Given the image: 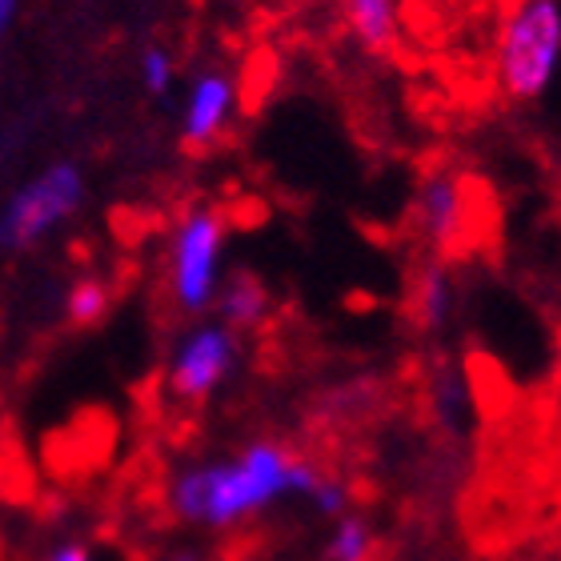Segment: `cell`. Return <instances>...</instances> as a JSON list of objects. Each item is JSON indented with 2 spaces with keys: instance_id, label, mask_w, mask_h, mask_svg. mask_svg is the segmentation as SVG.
Masks as SVG:
<instances>
[{
  "instance_id": "277c9868",
  "label": "cell",
  "mask_w": 561,
  "mask_h": 561,
  "mask_svg": "<svg viewBox=\"0 0 561 561\" xmlns=\"http://www.w3.org/2000/svg\"><path fill=\"white\" fill-rule=\"evenodd\" d=\"M245 365V337L217 317H197L164 353V393L176 405H209Z\"/></svg>"
},
{
  "instance_id": "7a4b0ae2",
  "label": "cell",
  "mask_w": 561,
  "mask_h": 561,
  "mask_svg": "<svg viewBox=\"0 0 561 561\" xmlns=\"http://www.w3.org/2000/svg\"><path fill=\"white\" fill-rule=\"evenodd\" d=\"M561 77V0H514L493 36V84L510 105H538Z\"/></svg>"
},
{
  "instance_id": "9c48e42d",
  "label": "cell",
  "mask_w": 561,
  "mask_h": 561,
  "mask_svg": "<svg viewBox=\"0 0 561 561\" xmlns=\"http://www.w3.org/2000/svg\"><path fill=\"white\" fill-rule=\"evenodd\" d=\"M273 309H277V301H273L270 280L253 270H229L225 273L221 289H217V301H213V317L225 321L229 329H237L241 337L270 325Z\"/></svg>"
},
{
  "instance_id": "30bf717a",
  "label": "cell",
  "mask_w": 561,
  "mask_h": 561,
  "mask_svg": "<svg viewBox=\"0 0 561 561\" xmlns=\"http://www.w3.org/2000/svg\"><path fill=\"white\" fill-rule=\"evenodd\" d=\"M430 413L433 421L442 425L445 433H469L473 425V410H478V401H473V377L469 369L457 357H437L430 369Z\"/></svg>"
},
{
  "instance_id": "ac0fdd59",
  "label": "cell",
  "mask_w": 561,
  "mask_h": 561,
  "mask_svg": "<svg viewBox=\"0 0 561 561\" xmlns=\"http://www.w3.org/2000/svg\"><path fill=\"white\" fill-rule=\"evenodd\" d=\"M12 21H16V0H0V41L12 28Z\"/></svg>"
},
{
  "instance_id": "4fadbf2b",
  "label": "cell",
  "mask_w": 561,
  "mask_h": 561,
  "mask_svg": "<svg viewBox=\"0 0 561 561\" xmlns=\"http://www.w3.org/2000/svg\"><path fill=\"white\" fill-rule=\"evenodd\" d=\"M113 309V289H108L105 277H77L65 293V317L72 325H101Z\"/></svg>"
},
{
  "instance_id": "ffe728a7",
  "label": "cell",
  "mask_w": 561,
  "mask_h": 561,
  "mask_svg": "<svg viewBox=\"0 0 561 561\" xmlns=\"http://www.w3.org/2000/svg\"><path fill=\"white\" fill-rule=\"evenodd\" d=\"M558 381H561V325H558Z\"/></svg>"
},
{
  "instance_id": "2e32d148",
  "label": "cell",
  "mask_w": 561,
  "mask_h": 561,
  "mask_svg": "<svg viewBox=\"0 0 561 561\" xmlns=\"http://www.w3.org/2000/svg\"><path fill=\"white\" fill-rule=\"evenodd\" d=\"M41 561H96V553H93V546H89V541L65 538V541H57V546H48Z\"/></svg>"
},
{
  "instance_id": "8992f818",
  "label": "cell",
  "mask_w": 561,
  "mask_h": 561,
  "mask_svg": "<svg viewBox=\"0 0 561 561\" xmlns=\"http://www.w3.org/2000/svg\"><path fill=\"white\" fill-rule=\"evenodd\" d=\"M473 221H478V193L461 169L433 164L417 176L410 197V229L433 257L466 245Z\"/></svg>"
},
{
  "instance_id": "6da1fadb",
  "label": "cell",
  "mask_w": 561,
  "mask_h": 561,
  "mask_svg": "<svg viewBox=\"0 0 561 561\" xmlns=\"http://www.w3.org/2000/svg\"><path fill=\"white\" fill-rule=\"evenodd\" d=\"M321 466L293 454L277 437H253L233 454L193 457L164 481V510L173 522L205 534H229L285 502H305Z\"/></svg>"
},
{
  "instance_id": "3957f363",
  "label": "cell",
  "mask_w": 561,
  "mask_h": 561,
  "mask_svg": "<svg viewBox=\"0 0 561 561\" xmlns=\"http://www.w3.org/2000/svg\"><path fill=\"white\" fill-rule=\"evenodd\" d=\"M229 257V217L209 201L188 205L173 221L169 249H164V280H169V301L176 313L209 317L217 289H221Z\"/></svg>"
},
{
  "instance_id": "e0dca14e",
  "label": "cell",
  "mask_w": 561,
  "mask_h": 561,
  "mask_svg": "<svg viewBox=\"0 0 561 561\" xmlns=\"http://www.w3.org/2000/svg\"><path fill=\"white\" fill-rule=\"evenodd\" d=\"M152 561H205V553L197 550V546H176V550H164L161 558Z\"/></svg>"
},
{
  "instance_id": "ba28073f",
  "label": "cell",
  "mask_w": 561,
  "mask_h": 561,
  "mask_svg": "<svg viewBox=\"0 0 561 561\" xmlns=\"http://www.w3.org/2000/svg\"><path fill=\"white\" fill-rule=\"evenodd\" d=\"M461 309V289H457V273L445 257H425L413 270L410 280V321L417 333L442 337L449 333Z\"/></svg>"
},
{
  "instance_id": "5b68a950",
  "label": "cell",
  "mask_w": 561,
  "mask_h": 561,
  "mask_svg": "<svg viewBox=\"0 0 561 561\" xmlns=\"http://www.w3.org/2000/svg\"><path fill=\"white\" fill-rule=\"evenodd\" d=\"M89 176L77 161H48L0 205V253H24L81 213Z\"/></svg>"
},
{
  "instance_id": "9a60e30c",
  "label": "cell",
  "mask_w": 561,
  "mask_h": 561,
  "mask_svg": "<svg viewBox=\"0 0 561 561\" xmlns=\"http://www.w3.org/2000/svg\"><path fill=\"white\" fill-rule=\"evenodd\" d=\"M137 72H140V84H145V93L149 96H161L164 101V96L176 89V57L164 45L140 48Z\"/></svg>"
},
{
  "instance_id": "d6986e66",
  "label": "cell",
  "mask_w": 561,
  "mask_h": 561,
  "mask_svg": "<svg viewBox=\"0 0 561 561\" xmlns=\"http://www.w3.org/2000/svg\"><path fill=\"white\" fill-rule=\"evenodd\" d=\"M12 152V140L9 137H0V164H4V157Z\"/></svg>"
},
{
  "instance_id": "5bb4252c",
  "label": "cell",
  "mask_w": 561,
  "mask_h": 561,
  "mask_svg": "<svg viewBox=\"0 0 561 561\" xmlns=\"http://www.w3.org/2000/svg\"><path fill=\"white\" fill-rule=\"evenodd\" d=\"M305 505H309V510H313V514L321 517V522H337V517H345L353 510L350 481L337 478V473H325V469H321V478L313 481V490H309Z\"/></svg>"
},
{
  "instance_id": "7c38bea8",
  "label": "cell",
  "mask_w": 561,
  "mask_h": 561,
  "mask_svg": "<svg viewBox=\"0 0 561 561\" xmlns=\"http://www.w3.org/2000/svg\"><path fill=\"white\" fill-rule=\"evenodd\" d=\"M377 534L365 514H345L329 522V534L321 541V561H374Z\"/></svg>"
},
{
  "instance_id": "8fae6325",
  "label": "cell",
  "mask_w": 561,
  "mask_h": 561,
  "mask_svg": "<svg viewBox=\"0 0 561 561\" xmlns=\"http://www.w3.org/2000/svg\"><path fill=\"white\" fill-rule=\"evenodd\" d=\"M341 21L374 57H389L401 45V0H341Z\"/></svg>"
},
{
  "instance_id": "52a82bcc",
  "label": "cell",
  "mask_w": 561,
  "mask_h": 561,
  "mask_svg": "<svg viewBox=\"0 0 561 561\" xmlns=\"http://www.w3.org/2000/svg\"><path fill=\"white\" fill-rule=\"evenodd\" d=\"M241 108V81L229 69H201L188 77L181 101V145L188 152H209L229 133Z\"/></svg>"
}]
</instances>
